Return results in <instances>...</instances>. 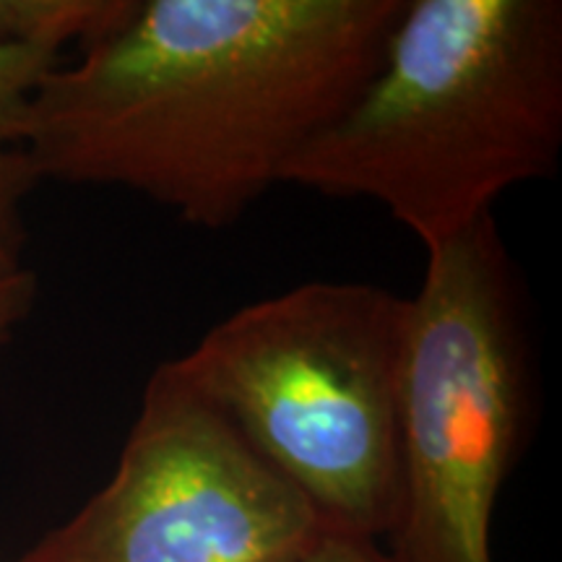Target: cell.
Returning a JSON list of instances; mask_svg holds the SVG:
<instances>
[{"label": "cell", "mask_w": 562, "mask_h": 562, "mask_svg": "<svg viewBox=\"0 0 562 562\" xmlns=\"http://www.w3.org/2000/svg\"><path fill=\"white\" fill-rule=\"evenodd\" d=\"M406 0H138L34 94L40 180L138 193L224 229L362 89Z\"/></svg>", "instance_id": "6da1fadb"}, {"label": "cell", "mask_w": 562, "mask_h": 562, "mask_svg": "<svg viewBox=\"0 0 562 562\" xmlns=\"http://www.w3.org/2000/svg\"><path fill=\"white\" fill-rule=\"evenodd\" d=\"M562 149L560 0H406L362 89L281 186L378 203L430 250Z\"/></svg>", "instance_id": "7a4b0ae2"}, {"label": "cell", "mask_w": 562, "mask_h": 562, "mask_svg": "<svg viewBox=\"0 0 562 562\" xmlns=\"http://www.w3.org/2000/svg\"><path fill=\"white\" fill-rule=\"evenodd\" d=\"M409 297L305 281L161 362L313 505L326 531L389 539L402 503L398 396Z\"/></svg>", "instance_id": "3957f363"}, {"label": "cell", "mask_w": 562, "mask_h": 562, "mask_svg": "<svg viewBox=\"0 0 562 562\" xmlns=\"http://www.w3.org/2000/svg\"><path fill=\"white\" fill-rule=\"evenodd\" d=\"M531 417L521 286L495 214L425 250L409 297L398 456V562H495L492 518Z\"/></svg>", "instance_id": "277c9868"}, {"label": "cell", "mask_w": 562, "mask_h": 562, "mask_svg": "<svg viewBox=\"0 0 562 562\" xmlns=\"http://www.w3.org/2000/svg\"><path fill=\"white\" fill-rule=\"evenodd\" d=\"M326 526L165 364L110 482L16 562H302Z\"/></svg>", "instance_id": "5b68a950"}, {"label": "cell", "mask_w": 562, "mask_h": 562, "mask_svg": "<svg viewBox=\"0 0 562 562\" xmlns=\"http://www.w3.org/2000/svg\"><path fill=\"white\" fill-rule=\"evenodd\" d=\"M138 0H0V42L58 55L79 45L81 53L121 32Z\"/></svg>", "instance_id": "8992f818"}, {"label": "cell", "mask_w": 562, "mask_h": 562, "mask_svg": "<svg viewBox=\"0 0 562 562\" xmlns=\"http://www.w3.org/2000/svg\"><path fill=\"white\" fill-rule=\"evenodd\" d=\"M55 68L58 55L0 42V144L21 146L34 94Z\"/></svg>", "instance_id": "52a82bcc"}, {"label": "cell", "mask_w": 562, "mask_h": 562, "mask_svg": "<svg viewBox=\"0 0 562 562\" xmlns=\"http://www.w3.org/2000/svg\"><path fill=\"white\" fill-rule=\"evenodd\" d=\"M40 175L21 146L0 144V279L24 271V203Z\"/></svg>", "instance_id": "ba28073f"}, {"label": "cell", "mask_w": 562, "mask_h": 562, "mask_svg": "<svg viewBox=\"0 0 562 562\" xmlns=\"http://www.w3.org/2000/svg\"><path fill=\"white\" fill-rule=\"evenodd\" d=\"M37 305V277L30 269L0 279V349L13 339Z\"/></svg>", "instance_id": "9c48e42d"}, {"label": "cell", "mask_w": 562, "mask_h": 562, "mask_svg": "<svg viewBox=\"0 0 562 562\" xmlns=\"http://www.w3.org/2000/svg\"><path fill=\"white\" fill-rule=\"evenodd\" d=\"M302 562H398L381 542L326 531Z\"/></svg>", "instance_id": "30bf717a"}]
</instances>
